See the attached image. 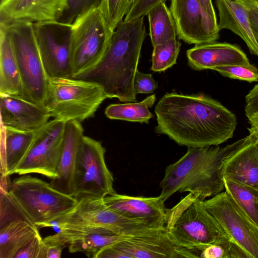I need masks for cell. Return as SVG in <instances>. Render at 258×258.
<instances>
[{"instance_id":"6da1fadb","label":"cell","mask_w":258,"mask_h":258,"mask_svg":"<svg viewBox=\"0 0 258 258\" xmlns=\"http://www.w3.org/2000/svg\"><path fill=\"white\" fill-rule=\"evenodd\" d=\"M156 133L187 147L218 146L231 138L235 115L203 94L166 93L155 106Z\"/></svg>"},{"instance_id":"7a4b0ae2","label":"cell","mask_w":258,"mask_h":258,"mask_svg":"<svg viewBox=\"0 0 258 258\" xmlns=\"http://www.w3.org/2000/svg\"><path fill=\"white\" fill-rule=\"evenodd\" d=\"M144 18L120 22L101 61L93 71L80 79L100 85L109 98L136 102L133 84L147 35Z\"/></svg>"},{"instance_id":"3957f363","label":"cell","mask_w":258,"mask_h":258,"mask_svg":"<svg viewBox=\"0 0 258 258\" xmlns=\"http://www.w3.org/2000/svg\"><path fill=\"white\" fill-rule=\"evenodd\" d=\"M249 135L224 147H188L186 153L166 167L160 182L159 197L165 202L174 194L188 192L202 201L224 189L221 166L224 159L242 146Z\"/></svg>"},{"instance_id":"277c9868","label":"cell","mask_w":258,"mask_h":258,"mask_svg":"<svg viewBox=\"0 0 258 258\" xmlns=\"http://www.w3.org/2000/svg\"><path fill=\"white\" fill-rule=\"evenodd\" d=\"M202 201L197 196L189 193L167 210L166 233L177 246L191 247L232 239Z\"/></svg>"},{"instance_id":"5b68a950","label":"cell","mask_w":258,"mask_h":258,"mask_svg":"<svg viewBox=\"0 0 258 258\" xmlns=\"http://www.w3.org/2000/svg\"><path fill=\"white\" fill-rule=\"evenodd\" d=\"M107 98L102 87L95 82L48 78L44 106L53 119L81 122L93 116Z\"/></svg>"},{"instance_id":"8992f818","label":"cell","mask_w":258,"mask_h":258,"mask_svg":"<svg viewBox=\"0 0 258 258\" xmlns=\"http://www.w3.org/2000/svg\"><path fill=\"white\" fill-rule=\"evenodd\" d=\"M8 194L20 213L38 228L55 221L78 202L73 196L60 192L49 183L29 175L14 179Z\"/></svg>"},{"instance_id":"52a82bcc","label":"cell","mask_w":258,"mask_h":258,"mask_svg":"<svg viewBox=\"0 0 258 258\" xmlns=\"http://www.w3.org/2000/svg\"><path fill=\"white\" fill-rule=\"evenodd\" d=\"M113 31L99 8L89 10L74 21L70 44L72 78L80 79L99 65Z\"/></svg>"},{"instance_id":"ba28073f","label":"cell","mask_w":258,"mask_h":258,"mask_svg":"<svg viewBox=\"0 0 258 258\" xmlns=\"http://www.w3.org/2000/svg\"><path fill=\"white\" fill-rule=\"evenodd\" d=\"M9 34L23 87V98L44 107L48 77L35 37L33 23L17 22L0 26Z\"/></svg>"},{"instance_id":"9c48e42d","label":"cell","mask_w":258,"mask_h":258,"mask_svg":"<svg viewBox=\"0 0 258 258\" xmlns=\"http://www.w3.org/2000/svg\"><path fill=\"white\" fill-rule=\"evenodd\" d=\"M105 149L101 143L83 136L78 148L72 196L104 198L116 192L113 177L105 160Z\"/></svg>"},{"instance_id":"30bf717a","label":"cell","mask_w":258,"mask_h":258,"mask_svg":"<svg viewBox=\"0 0 258 258\" xmlns=\"http://www.w3.org/2000/svg\"><path fill=\"white\" fill-rule=\"evenodd\" d=\"M104 198L84 197L65 215L48 227L68 226H99L115 232L132 236L159 231L161 228L149 226L125 218L109 208Z\"/></svg>"},{"instance_id":"8fae6325","label":"cell","mask_w":258,"mask_h":258,"mask_svg":"<svg viewBox=\"0 0 258 258\" xmlns=\"http://www.w3.org/2000/svg\"><path fill=\"white\" fill-rule=\"evenodd\" d=\"M65 124V121L53 119L37 130L29 151L15 173H35L55 177L63 149Z\"/></svg>"},{"instance_id":"7c38bea8","label":"cell","mask_w":258,"mask_h":258,"mask_svg":"<svg viewBox=\"0 0 258 258\" xmlns=\"http://www.w3.org/2000/svg\"><path fill=\"white\" fill-rule=\"evenodd\" d=\"M202 204L232 240L251 258H258V227L225 190Z\"/></svg>"},{"instance_id":"4fadbf2b","label":"cell","mask_w":258,"mask_h":258,"mask_svg":"<svg viewBox=\"0 0 258 258\" xmlns=\"http://www.w3.org/2000/svg\"><path fill=\"white\" fill-rule=\"evenodd\" d=\"M42 62L48 78L71 77L72 24L58 21L33 23Z\"/></svg>"},{"instance_id":"5bb4252c","label":"cell","mask_w":258,"mask_h":258,"mask_svg":"<svg viewBox=\"0 0 258 258\" xmlns=\"http://www.w3.org/2000/svg\"><path fill=\"white\" fill-rule=\"evenodd\" d=\"M169 9L179 39L199 45L219 39L218 25L204 11L200 0H171Z\"/></svg>"},{"instance_id":"9a60e30c","label":"cell","mask_w":258,"mask_h":258,"mask_svg":"<svg viewBox=\"0 0 258 258\" xmlns=\"http://www.w3.org/2000/svg\"><path fill=\"white\" fill-rule=\"evenodd\" d=\"M166 230L132 235L103 248L95 258H180Z\"/></svg>"},{"instance_id":"2e32d148","label":"cell","mask_w":258,"mask_h":258,"mask_svg":"<svg viewBox=\"0 0 258 258\" xmlns=\"http://www.w3.org/2000/svg\"><path fill=\"white\" fill-rule=\"evenodd\" d=\"M58 229L43 239L47 245L62 244L68 247L70 252H83L92 258L103 248L130 236L99 226H68Z\"/></svg>"},{"instance_id":"e0dca14e","label":"cell","mask_w":258,"mask_h":258,"mask_svg":"<svg viewBox=\"0 0 258 258\" xmlns=\"http://www.w3.org/2000/svg\"><path fill=\"white\" fill-rule=\"evenodd\" d=\"M103 200L109 208L125 218L152 227L165 228L168 209L159 196L134 197L115 192Z\"/></svg>"},{"instance_id":"ac0fdd59","label":"cell","mask_w":258,"mask_h":258,"mask_svg":"<svg viewBox=\"0 0 258 258\" xmlns=\"http://www.w3.org/2000/svg\"><path fill=\"white\" fill-rule=\"evenodd\" d=\"M64 4L65 0H4L0 6V26L17 22L58 21Z\"/></svg>"},{"instance_id":"d6986e66","label":"cell","mask_w":258,"mask_h":258,"mask_svg":"<svg viewBox=\"0 0 258 258\" xmlns=\"http://www.w3.org/2000/svg\"><path fill=\"white\" fill-rule=\"evenodd\" d=\"M2 126L24 132H35L51 117L44 107L22 98L0 95Z\"/></svg>"},{"instance_id":"ffe728a7","label":"cell","mask_w":258,"mask_h":258,"mask_svg":"<svg viewBox=\"0 0 258 258\" xmlns=\"http://www.w3.org/2000/svg\"><path fill=\"white\" fill-rule=\"evenodd\" d=\"M188 64L192 70H213L217 67L247 64L249 61L237 45L227 42H212L195 45L186 51Z\"/></svg>"},{"instance_id":"44dd1931","label":"cell","mask_w":258,"mask_h":258,"mask_svg":"<svg viewBox=\"0 0 258 258\" xmlns=\"http://www.w3.org/2000/svg\"><path fill=\"white\" fill-rule=\"evenodd\" d=\"M84 129L81 122H66L63 149L57 171V176L49 183L54 189L72 196L73 180L77 156Z\"/></svg>"},{"instance_id":"7402d4cb","label":"cell","mask_w":258,"mask_h":258,"mask_svg":"<svg viewBox=\"0 0 258 258\" xmlns=\"http://www.w3.org/2000/svg\"><path fill=\"white\" fill-rule=\"evenodd\" d=\"M221 174L258 189V150L252 136L228 156L221 166Z\"/></svg>"},{"instance_id":"603a6c76","label":"cell","mask_w":258,"mask_h":258,"mask_svg":"<svg viewBox=\"0 0 258 258\" xmlns=\"http://www.w3.org/2000/svg\"><path fill=\"white\" fill-rule=\"evenodd\" d=\"M218 11L219 31L228 29L239 36L250 52L258 56V44L251 27L246 8L233 0H215Z\"/></svg>"},{"instance_id":"cb8c5ba5","label":"cell","mask_w":258,"mask_h":258,"mask_svg":"<svg viewBox=\"0 0 258 258\" xmlns=\"http://www.w3.org/2000/svg\"><path fill=\"white\" fill-rule=\"evenodd\" d=\"M36 131L24 132L2 126L1 174H15L29 151Z\"/></svg>"},{"instance_id":"d4e9b609","label":"cell","mask_w":258,"mask_h":258,"mask_svg":"<svg viewBox=\"0 0 258 258\" xmlns=\"http://www.w3.org/2000/svg\"><path fill=\"white\" fill-rule=\"evenodd\" d=\"M23 94L21 80L11 40L7 32L1 28L0 95L23 98Z\"/></svg>"},{"instance_id":"484cf974","label":"cell","mask_w":258,"mask_h":258,"mask_svg":"<svg viewBox=\"0 0 258 258\" xmlns=\"http://www.w3.org/2000/svg\"><path fill=\"white\" fill-rule=\"evenodd\" d=\"M39 234L38 228L23 217L14 218L1 225L0 258H13L20 248Z\"/></svg>"},{"instance_id":"4316f807","label":"cell","mask_w":258,"mask_h":258,"mask_svg":"<svg viewBox=\"0 0 258 258\" xmlns=\"http://www.w3.org/2000/svg\"><path fill=\"white\" fill-rule=\"evenodd\" d=\"M147 15L153 47L176 38L175 21L165 3L161 2L153 7Z\"/></svg>"},{"instance_id":"83f0119b","label":"cell","mask_w":258,"mask_h":258,"mask_svg":"<svg viewBox=\"0 0 258 258\" xmlns=\"http://www.w3.org/2000/svg\"><path fill=\"white\" fill-rule=\"evenodd\" d=\"M180 258H250L233 240L191 247H177Z\"/></svg>"},{"instance_id":"f1b7e54d","label":"cell","mask_w":258,"mask_h":258,"mask_svg":"<svg viewBox=\"0 0 258 258\" xmlns=\"http://www.w3.org/2000/svg\"><path fill=\"white\" fill-rule=\"evenodd\" d=\"M155 101L156 96L153 94L139 102L112 104L106 107L104 113L111 119L148 123L153 117L149 108L153 106Z\"/></svg>"},{"instance_id":"f546056e","label":"cell","mask_w":258,"mask_h":258,"mask_svg":"<svg viewBox=\"0 0 258 258\" xmlns=\"http://www.w3.org/2000/svg\"><path fill=\"white\" fill-rule=\"evenodd\" d=\"M224 189L258 227V189L223 177Z\"/></svg>"},{"instance_id":"4dcf8cb0","label":"cell","mask_w":258,"mask_h":258,"mask_svg":"<svg viewBox=\"0 0 258 258\" xmlns=\"http://www.w3.org/2000/svg\"><path fill=\"white\" fill-rule=\"evenodd\" d=\"M181 45L176 38H174L153 47L151 70L161 72L172 67L176 63Z\"/></svg>"},{"instance_id":"1f68e13d","label":"cell","mask_w":258,"mask_h":258,"mask_svg":"<svg viewBox=\"0 0 258 258\" xmlns=\"http://www.w3.org/2000/svg\"><path fill=\"white\" fill-rule=\"evenodd\" d=\"M111 28L114 31L130 9L128 0H102L99 7Z\"/></svg>"},{"instance_id":"d6a6232c","label":"cell","mask_w":258,"mask_h":258,"mask_svg":"<svg viewBox=\"0 0 258 258\" xmlns=\"http://www.w3.org/2000/svg\"><path fill=\"white\" fill-rule=\"evenodd\" d=\"M102 2V0H65L63 13L58 21L72 24L82 15L99 8Z\"/></svg>"},{"instance_id":"836d02e7","label":"cell","mask_w":258,"mask_h":258,"mask_svg":"<svg viewBox=\"0 0 258 258\" xmlns=\"http://www.w3.org/2000/svg\"><path fill=\"white\" fill-rule=\"evenodd\" d=\"M213 70L231 79L248 82L258 81V68L250 63L224 66L215 68Z\"/></svg>"},{"instance_id":"e575fe53","label":"cell","mask_w":258,"mask_h":258,"mask_svg":"<svg viewBox=\"0 0 258 258\" xmlns=\"http://www.w3.org/2000/svg\"><path fill=\"white\" fill-rule=\"evenodd\" d=\"M47 247V244L39 234L20 248L13 258H46Z\"/></svg>"},{"instance_id":"d590c367","label":"cell","mask_w":258,"mask_h":258,"mask_svg":"<svg viewBox=\"0 0 258 258\" xmlns=\"http://www.w3.org/2000/svg\"><path fill=\"white\" fill-rule=\"evenodd\" d=\"M245 112L251 127L258 131V84L245 96Z\"/></svg>"},{"instance_id":"8d00e7d4","label":"cell","mask_w":258,"mask_h":258,"mask_svg":"<svg viewBox=\"0 0 258 258\" xmlns=\"http://www.w3.org/2000/svg\"><path fill=\"white\" fill-rule=\"evenodd\" d=\"M134 91L138 94H151L158 87V83L151 74H144L137 70L134 79Z\"/></svg>"},{"instance_id":"74e56055","label":"cell","mask_w":258,"mask_h":258,"mask_svg":"<svg viewBox=\"0 0 258 258\" xmlns=\"http://www.w3.org/2000/svg\"><path fill=\"white\" fill-rule=\"evenodd\" d=\"M167 0H135L123 20L131 21L144 17L157 4Z\"/></svg>"},{"instance_id":"f35d334b","label":"cell","mask_w":258,"mask_h":258,"mask_svg":"<svg viewBox=\"0 0 258 258\" xmlns=\"http://www.w3.org/2000/svg\"><path fill=\"white\" fill-rule=\"evenodd\" d=\"M237 1L242 3L247 9L253 34L258 44V4L250 0Z\"/></svg>"},{"instance_id":"ab89813d","label":"cell","mask_w":258,"mask_h":258,"mask_svg":"<svg viewBox=\"0 0 258 258\" xmlns=\"http://www.w3.org/2000/svg\"><path fill=\"white\" fill-rule=\"evenodd\" d=\"M204 11L209 16L211 20L218 25L215 11L212 0H200Z\"/></svg>"},{"instance_id":"60d3db41","label":"cell","mask_w":258,"mask_h":258,"mask_svg":"<svg viewBox=\"0 0 258 258\" xmlns=\"http://www.w3.org/2000/svg\"><path fill=\"white\" fill-rule=\"evenodd\" d=\"M46 258H59L62 251L66 246L62 244H54L47 245Z\"/></svg>"},{"instance_id":"b9f144b4","label":"cell","mask_w":258,"mask_h":258,"mask_svg":"<svg viewBox=\"0 0 258 258\" xmlns=\"http://www.w3.org/2000/svg\"><path fill=\"white\" fill-rule=\"evenodd\" d=\"M247 129L249 134L252 136L254 140V145L258 150V131L251 127Z\"/></svg>"},{"instance_id":"7bdbcfd3","label":"cell","mask_w":258,"mask_h":258,"mask_svg":"<svg viewBox=\"0 0 258 258\" xmlns=\"http://www.w3.org/2000/svg\"><path fill=\"white\" fill-rule=\"evenodd\" d=\"M134 1H135V0H128V4H129L130 7H131V5H132V4L133 3V2Z\"/></svg>"},{"instance_id":"ee69618b","label":"cell","mask_w":258,"mask_h":258,"mask_svg":"<svg viewBox=\"0 0 258 258\" xmlns=\"http://www.w3.org/2000/svg\"><path fill=\"white\" fill-rule=\"evenodd\" d=\"M233 1H238V0H233ZM250 1H253V2H255V3L258 4V0H250Z\"/></svg>"},{"instance_id":"f6af8a7d","label":"cell","mask_w":258,"mask_h":258,"mask_svg":"<svg viewBox=\"0 0 258 258\" xmlns=\"http://www.w3.org/2000/svg\"><path fill=\"white\" fill-rule=\"evenodd\" d=\"M4 0H1V3H2Z\"/></svg>"},{"instance_id":"bcb514c9","label":"cell","mask_w":258,"mask_h":258,"mask_svg":"<svg viewBox=\"0 0 258 258\" xmlns=\"http://www.w3.org/2000/svg\"></svg>"}]
</instances>
